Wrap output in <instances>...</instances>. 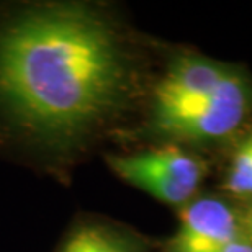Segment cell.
Masks as SVG:
<instances>
[{"label": "cell", "mask_w": 252, "mask_h": 252, "mask_svg": "<svg viewBox=\"0 0 252 252\" xmlns=\"http://www.w3.org/2000/svg\"><path fill=\"white\" fill-rule=\"evenodd\" d=\"M108 162L126 182L169 205L189 203L203 179L200 160L174 146L133 156H115Z\"/></svg>", "instance_id": "obj_2"}, {"label": "cell", "mask_w": 252, "mask_h": 252, "mask_svg": "<svg viewBox=\"0 0 252 252\" xmlns=\"http://www.w3.org/2000/svg\"><path fill=\"white\" fill-rule=\"evenodd\" d=\"M126 82L117 33L94 8L38 5L0 23V110L43 143L65 146L90 133Z\"/></svg>", "instance_id": "obj_1"}, {"label": "cell", "mask_w": 252, "mask_h": 252, "mask_svg": "<svg viewBox=\"0 0 252 252\" xmlns=\"http://www.w3.org/2000/svg\"><path fill=\"white\" fill-rule=\"evenodd\" d=\"M220 252H252V244L248 239L239 238L233 241V243H229L228 246H224Z\"/></svg>", "instance_id": "obj_8"}, {"label": "cell", "mask_w": 252, "mask_h": 252, "mask_svg": "<svg viewBox=\"0 0 252 252\" xmlns=\"http://www.w3.org/2000/svg\"><path fill=\"white\" fill-rule=\"evenodd\" d=\"M238 74L229 65L208 58L184 54L175 58L154 89V113L190 107L213 95Z\"/></svg>", "instance_id": "obj_4"}, {"label": "cell", "mask_w": 252, "mask_h": 252, "mask_svg": "<svg viewBox=\"0 0 252 252\" xmlns=\"http://www.w3.org/2000/svg\"><path fill=\"white\" fill-rule=\"evenodd\" d=\"M248 85L241 74L233 75L218 92L195 107L154 115V125L162 133L180 139L205 141L231 134L248 112Z\"/></svg>", "instance_id": "obj_3"}, {"label": "cell", "mask_w": 252, "mask_h": 252, "mask_svg": "<svg viewBox=\"0 0 252 252\" xmlns=\"http://www.w3.org/2000/svg\"><path fill=\"white\" fill-rule=\"evenodd\" d=\"M226 190L236 196H252V134L236 149L226 177Z\"/></svg>", "instance_id": "obj_7"}, {"label": "cell", "mask_w": 252, "mask_h": 252, "mask_svg": "<svg viewBox=\"0 0 252 252\" xmlns=\"http://www.w3.org/2000/svg\"><path fill=\"white\" fill-rule=\"evenodd\" d=\"M243 238L241 218L220 198H200L185 206L169 252H220Z\"/></svg>", "instance_id": "obj_5"}, {"label": "cell", "mask_w": 252, "mask_h": 252, "mask_svg": "<svg viewBox=\"0 0 252 252\" xmlns=\"http://www.w3.org/2000/svg\"><path fill=\"white\" fill-rule=\"evenodd\" d=\"M241 231H243V238L248 239L252 244V208H249L241 218Z\"/></svg>", "instance_id": "obj_9"}, {"label": "cell", "mask_w": 252, "mask_h": 252, "mask_svg": "<svg viewBox=\"0 0 252 252\" xmlns=\"http://www.w3.org/2000/svg\"><path fill=\"white\" fill-rule=\"evenodd\" d=\"M63 252H133L128 241L103 228H80L70 236Z\"/></svg>", "instance_id": "obj_6"}]
</instances>
